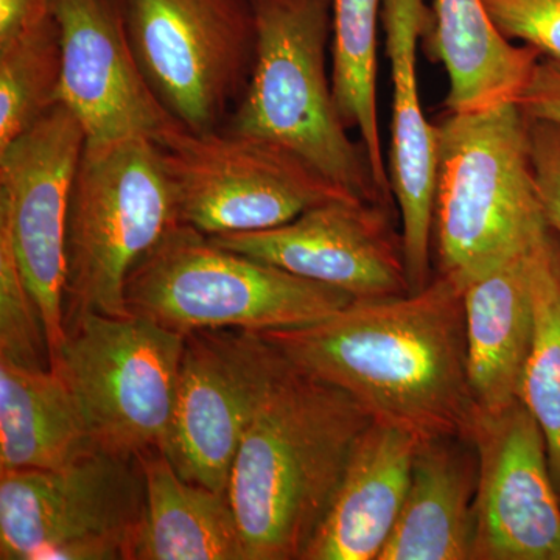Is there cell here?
<instances>
[{
  "label": "cell",
  "mask_w": 560,
  "mask_h": 560,
  "mask_svg": "<svg viewBox=\"0 0 560 560\" xmlns=\"http://www.w3.org/2000/svg\"><path fill=\"white\" fill-rule=\"evenodd\" d=\"M300 370L350 394L372 420L420 441L469 440L477 418L467 368L463 283L352 301L329 318L259 331Z\"/></svg>",
  "instance_id": "obj_1"
},
{
  "label": "cell",
  "mask_w": 560,
  "mask_h": 560,
  "mask_svg": "<svg viewBox=\"0 0 560 560\" xmlns=\"http://www.w3.org/2000/svg\"><path fill=\"white\" fill-rule=\"evenodd\" d=\"M371 422L350 394L282 353L228 482L248 560H302Z\"/></svg>",
  "instance_id": "obj_2"
},
{
  "label": "cell",
  "mask_w": 560,
  "mask_h": 560,
  "mask_svg": "<svg viewBox=\"0 0 560 560\" xmlns=\"http://www.w3.org/2000/svg\"><path fill=\"white\" fill-rule=\"evenodd\" d=\"M433 248L440 275L466 282L528 249L550 226L530 167L518 103L447 113L436 125Z\"/></svg>",
  "instance_id": "obj_3"
},
{
  "label": "cell",
  "mask_w": 560,
  "mask_h": 560,
  "mask_svg": "<svg viewBox=\"0 0 560 560\" xmlns=\"http://www.w3.org/2000/svg\"><path fill=\"white\" fill-rule=\"evenodd\" d=\"M331 0H250L256 44L228 130L275 143L324 178L383 208L366 153L352 142L327 73Z\"/></svg>",
  "instance_id": "obj_4"
},
{
  "label": "cell",
  "mask_w": 560,
  "mask_h": 560,
  "mask_svg": "<svg viewBox=\"0 0 560 560\" xmlns=\"http://www.w3.org/2000/svg\"><path fill=\"white\" fill-rule=\"evenodd\" d=\"M125 298L131 315L180 335L308 326L355 301L345 291L224 248L183 223L173 224L136 264Z\"/></svg>",
  "instance_id": "obj_5"
},
{
  "label": "cell",
  "mask_w": 560,
  "mask_h": 560,
  "mask_svg": "<svg viewBox=\"0 0 560 560\" xmlns=\"http://www.w3.org/2000/svg\"><path fill=\"white\" fill-rule=\"evenodd\" d=\"M176 217L175 195L154 140L84 145L66 228L65 318L131 315L128 278Z\"/></svg>",
  "instance_id": "obj_6"
},
{
  "label": "cell",
  "mask_w": 560,
  "mask_h": 560,
  "mask_svg": "<svg viewBox=\"0 0 560 560\" xmlns=\"http://www.w3.org/2000/svg\"><path fill=\"white\" fill-rule=\"evenodd\" d=\"M184 335L143 316L81 313L51 368L68 383L98 451H162L171 430Z\"/></svg>",
  "instance_id": "obj_7"
},
{
  "label": "cell",
  "mask_w": 560,
  "mask_h": 560,
  "mask_svg": "<svg viewBox=\"0 0 560 560\" xmlns=\"http://www.w3.org/2000/svg\"><path fill=\"white\" fill-rule=\"evenodd\" d=\"M158 147L178 223L206 235L271 230L316 206L360 200L289 151L241 132L176 127Z\"/></svg>",
  "instance_id": "obj_8"
},
{
  "label": "cell",
  "mask_w": 560,
  "mask_h": 560,
  "mask_svg": "<svg viewBox=\"0 0 560 560\" xmlns=\"http://www.w3.org/2000/svg\"><path fill=\"white\" fill-rule=\"evenodd\" d=\"M139 456L95 451L49 470H0V559L130 560Z\"/></svg>",
  "instance_id": "obj_9"
},
{
  "label": "cell",
  "mask_w": 560,
  "mask_h": 560,
  "mask_svg": "<svg viewBox=\"0 0 560 560\" xmlns=\"http://www.w3.org/2000/svg\"><path fill=\"white\" fill-rule=\"evenodd\" d=\"M143 75L191 131L217 130L241 98L256 44L250 0H120Z\"/></svg>",
  "instance_id": "obj_10"
},
{
  "label": "cell",
  "mask_w": 560,
  "mask_h": 560,
  "mask_svg": "<svg viewBox=\"0 0 560 560\" xmlns=\"http://www.w3.org/2000/svg\"><path fill=\"white\" fill-rule=\"evenodd\" d=\"M282 353L259 331L184 335L175 410L162 452L184 480L226 493L246 427Z\"/></svg>",
  "instance_id": "obj_11"
},
{
  "label": "cell",
  "mask_w": 560,
  "mask_h": 560,
  "mask_svg": "<svg viewBox=\"0 0 560 560\" xmlns=\"http://www.w3.org/2000/svg\"><path fill=\"white\" fill-rule=\"evenodd\" d=\"M84 145L80 121L58 103L0 150V221L43 316L50 364L66 338V228Z\"/></svg>",
  "instance_id": "obj_12"
},
{
  "label": "cell",
  "mask_w": 560,
  "mask_h": 560,
  "mask_svg": "<svg viewBox=\"0 0 560 560\" xmlns=\"http://www.w3.org/2000/svg\"><path fill=\"white\" fill-rule=\"evenodd\" d=\"M474 560H560V497L547 440L522 400L477 411Z\"/></svg>",
  "instance_id": "obj_13"
},
{
  "label": "cell",
  "mask_w": 560,
  "mask_h": 560,
  "mask_svg": "<svg viewBox=\"0 0 560 560\" xmlns=\"http://www.w3.org/2000/svg\"><path fill=\"white\" fill-rule=\"evenodd\" d=\"M51 13L62 47L58 103L80 121L88 145L131 138L158 143L183 127L143 75L120 0H51Z\"/></svg>",
  "instance_id": "obj_14"
},
{
  "label": "cell",
  "mask_w": 560,
  "mask_h": 560,
  "mask_svg": "<svg viewBox=\"0 0 560 560\" xmlns=\"http://www.w3.org/2000/svg\"><path fill=\"white\" fill-rule=\"evenodd\" d=\"M385 209L375 202L334 201L271 230L209 237L353 300H385L411 293L401 237Z\"/></svg>",
  "instance_id": "obj_15"
},
{
  "label": "cell",
  "mask_w": 560,
  "mask_h": 560,
  "mask_svg": "<svg viewBox=\"0 0 560 560\" xmlns=\"http://www.w3.org/2000/svg\"><path fill=\"white\" fill-rule=\"evenodd\" d=\"M431 20L427 0H383L382 24L393 80L388 179L400 212L411 293L431 282L438 132L420 103L418 49Z\"/></svg>",
  "instance_id": "obj_16"
},
{
  "label": "cell",
  "mask_w": 560,
  "mask_h": 560,
  "mask_svg": "<svg viewBox=\"0 0 560 560\" xmlns=\"http://www.w3.org/2000/svg\"><path fill=\"white\" fill-rule=\"evenodd\" d=\"M419 438L372 420L302 560H378L410 488Z\"/></svg>",
  "instance_id": "obj_17"
},
{
  "label": "cell",
  "mask_w": 560,
  "mask_h": 560,
  "mask_svg": "<svg viewBox=\"0 0 560 560\" xmlns=\"http://www.w3.org/2000/svg\"><path fill=\"white\" fill-rule=\"evenodd\" d=\"M533 245L463 283L467 368L478 411L521 400L534 337Z\"/></svg>",
  "instance_id": "obj_18"
},
{
  "label": "cell",
  "mask_w": 560,
  "mask_h": 560,
  "mask_svg": "<svg viewBox=\"0 0 560 560\" xmlns=\"http://www.w3.org/2000/svg\"><path fill=\"white\" fill-rule=\"evenodd\" d=\"M477 482L470 440L420 441L407 499L378 560H474Z\"/></svg>",
  "instance_id": "obj_19"
},
{
  "label": "cell",
  "mask_w": 560,
  "mask_h": 560,
  "mask_svg": "<svg viewBox=\"0 0 560 560\" xmlns=\"http://www.w3.org/2000/svg\"><path fill=\"white\" fill-rule=\"evenodd\" d=\"M425 38L447 72V113L518 103L541 58L533 47L512 44L482 0H434Z\"/></svg>",
  "instance_id": "obj_20"
},
{
  "label": "cell",
  "mask_w": 560,
  "mask_h": 560,
  "mask_svg": "<svg viewBox=\"0 0 560 560\" xmlns=\"http://www.w3.org/2000/svg\"><path fill=\"white\" fill-rule=\"evenodd\" d=\"M139 460L145 497L130 560H248L228 493L184 480L162 451Z\"/></svg>",
  "instance_id": "obj_21"
},
{
  "label": "cell",
  "mask_w": 560,
  "mask_h": 560,
  "mask_svg": "<svg viewBox=\"0 0 560 560\" xmlns=\"http://www.w3.org/2000/svg\"><path fill=\"white\" fill-rule=\"evenodd\" d=\"M95 451L60 372L0 361V470L62 469Z\"/></svg>",
  "instance_id": "obj_22"
},
{
  "label": "cell",
  "mask_w": 560,
  "mask_h": 560,
  "mask_svg": "<svg viewBox=\"0 0 560 560\" xmlns=\"http://www.w3.org/2000/svg\"><path fill=\"white\" fill-rule=\"evenodd\" d=\"M383 0H331V90L342 120L357 128L375 184L389 205L377 110V28Z\"/></svg>",
  "instance_id": "obj_23"
},
{
  "label": "cell",
  "mask_w": 560,
  "mask_h": 560,
  "mask_svg": "<svg viewBox=\"0 0 560 560\" xmlns=\"http://www.w3.org/2000/svg\"><path fill=\"white\" fill-rule=\"evenodd\" d=\"M529 270L534 337L521 400L544 431L560 497V238L551 228L530 248Z\"/></svg>",
  "instance_id": "obj_24"
},
{
  "label": "cell",
  "mask_w": 560,
  "mask_h": 560,
  "mask_svg": "<svg viewBox=\"0 0 560 560\" xmlns=\"http://www.w3.org/2000/svg\"><path fill=\"white\" fill-rule=\"evenodd\" d=\"M61 33L54 13L0 43V150L58 103Z\"/></svg>",
  "instance_id": "obj_25"
},
{
  "label": "cell",
  "mask_w": 560,
  "mask_h": 560,
  "mask_svg": "<svg viewBox=\"0 0 560 560\" xmlns=\"http://www.w3.org/2000/svg\"><path fill=\"white\" fill-rule=\"evenodd\" d=\"M0 361L27 370L51 368L49 341L38 304L32 296L11 243L0 221Z\"/></svg>",
  "instance_id": "obj_26"
},
{
  "label": "cell",
  "mask_w": 560,
  "mask_h": 560,
  "mask_svg": "<svg viewBox=\"0 0 560 560\" xmlns=\"http://www.w3.org/2000/svg\"><path fill=\"white\" fill-rule=\"evenodd\" d=\"M508 39H521L560 66V0H482Z\"/></svg>",
  "instance_id": "obj_27"
},
{
  "label": "cell",
  "mask_w": 560,
  "mask_h": 560,
  "mask_svg": "<svg viewBox=\"0 0 560 560\" xmlns=\"http://www.w3.org/2000/svg\"><path fill=\"white\" fill-rule=\"evenodd\" d=\"M530 167L541 212L560 238V125L528 119Z\"/></svg>",
  "instance_id": "obj_28"
},
{
  "label": "cell",
  "mask_w": 560,
  "mask_h": 560,
  "mask_svg": "<svg viewBox=\"0 0 560 560\" xmlns=\"http://www.w3.org/2000/svg\"><path fill=\"white\" fill-rule=\"evenodd\" d=\"M518 106L528 119L560 125V66L540 58Z\"/></svg>",
  "instance_id": "obj_29"
},
{
  "label": "cell",
  "mask_w": 560,
  "mask_h": 560,
  "mask_svg": "<svg viewBox=\"0 0 560 560\" xmlns=\"http://www.w3.org/2000/svg\"><path fill=\"white\" fill-rule=\"evenodd\" d=\"M51 14V0H0V43Z\"/></svg>",
  "instance_id": "obj_30"
}]
</instances>
